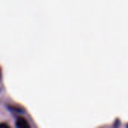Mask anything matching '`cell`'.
Masks as SVG:
<instances>
[{
    "label": "cell",
    "instance_id": "6da1fadb",
    "mask_svg": "<svg viewBox=\"0 0 128 128\" xmlns=\"http://www.w3.org/2000/svg\"><path fill=\"white\" fill-rule=\"evenodd\" d=\"M16 126L18 128H31L29 123L25 118L18 117L16 120Z\"/></svg>",
    "mask_w": 128,
    "mask_h": 128
},
{
    "label": "cell",
    "instance_id": "7a4b0ae2",
    "mask_svg": "<svg viewBox=\"0 0 128 128\" xmlns=\"http://www.w3.org/2000/svg\"><path fill=\"white\" fill-rule=\"evenodd\" d=\"M0 128H10V126L6 123H0Z\"/></svg>",
    "mask_w": 128,
    "mask_h": 128
},
{
    "label": "cell",
    "instance_id": "3957f363",
    "mask_svg": "<svg viewBox=\"0 0 128 128\" xmlns=\"http://www.w3.org/2000/svg\"><path fill=\"white\" fill-rule=\"evenodd\" d=\"M0 72H1V70H0Z\"/></svg>",
    "mask_w": 128,
    "mask_h": 128
}]
</instances>
